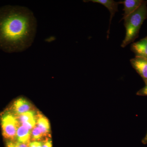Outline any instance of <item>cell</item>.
Listing matches in <instances>:
<instances>
[{"label":"cell","mask_w":147,"mask_h":147,"mask_svg":"<svg viewBox=\"0 0 147 147\" xmlns=\"http://www.w3.org/2000/svg\"><path fill=\"white\" fill-rule=\"evenodd\" d=\"M37 21L26 7L0 8V49L8 53L23 52L30 47L36 33Z\"/></svg>","instance_id":"cell-1"},{"label":"cell","mask_w":147,"mask_h":147,"mask_svg":"<svg viewBox=\"0 0 147 147\" xmlns=\"http://www.w3.org/2000/svg\"><path fill=\"white\" fill-rule=\"evenodd\" d=\"M147 1H144L137 10L123 19L126 34L121 45L122 47L134 42L139 36L141 27L147 18Z\"/></svg>","instance_id":"cell-2"},{"label":"cell","mask_w":147,"mask_h":147,"mask_svg":"<svg viewBox=\"0 0 147 147\" xmlns=\"http://www.w3.org/2000/svg\"><path fill=\"white\" fill-rule=\"evenodd\" d=\"M3 135L6 139L14 140L20 125L16 116L11 112L4 113L1 118Z\"/></svg>","instance_id":"cell-3"},{"label":"cell","mask_w":147,"mask_h":147,"mask_svg":"<svg viewBox=\"0 0 147 147\" xmlns=\"http://www.w3.org/2000/svg\"><path fill=\"white\" fill-rule=\"evenodd\" d=\"M130 63L133 68L141 76L144 82L147 81V58L135 57Z\"/></svg>","instance_id":"cell-4"},{"label":"cell","mask_w":147,"mask_h":147,"mask_svg":"<svg viewBox=\"0 0 147 147\" xmlns=\"http://www.w3.org/2000/svg\"><path fill=\"white\" fill-rule=\"evenodd\" d=\"M32 105L28 100L24 98H20L13 102L11 112L15 116H18L32 111Z\"/></svg>","instance_id":"cell-5"},{"label":"cell","mask_w":147,"mask_h":147,"mask_svg":"<svg viewBox=\"0 0 147 147\" xmlns=\"http://www.w3.org/2000/svg\"><path fill=\"white\" fill-rule=\"evenodd\" d=\"M144 1L143 0H125L119 2V3L123 4L124 5L123 10L124 13L122 20L137 10Z\"/></svg>","instance_id":"cell-6"},{"label":"cell","mask_w":147,"mask_h":147,"mask_svg":"<svg viewBox=\"0 0 147 147\" xmlns=\"http://www.w3.org/2000/svg\"><path fill=\"white\" fill-rule=\"evenodd\" d=\"M131 50L135 54V57L147 58V36L132 43Z\"/></svg>","instance_id":"cell-7"},{"label":"cell","mask_w":147,"mask_h":147,"mask_svg":"<svg viewBox=\"0 0 147 147\" xmlns=\"http://www.w3.org/2000/svg\"><path fill=\"white\" fill-rule=\"evenodd\" d=\"M85 2H92L98 3L101 4L107 8L110 13V25H109V30L108 32V36L109 35V30L111 21L113 19V16H115L116 12L118 11L119 2L115 1L113 0H90V1H86Z\"/></svg>","instance_id":"cell-8"},{"label":"cell","mask_w":147,"mask_h":147,"mask_svg":"<svg viewBox=\"0 0 147 147\" xmlns=\"http://www.w3.org/2000/svg\"><path fill=\"white\" fill-rule=\"evenodd\" d=\"M31 137V131L22 125L18 127L16 132L17 141L23 144H29Z\"/></svg>","instance_id":"cell-9"},{"label":"cell","mask_w":147,"mask_h":147,"mask_svg":"<svg viewBox=\"0 0 147 147\" xmlns=\"http://www.w3.org/2000/svg\"><path fill=\"white\" fill-rule=\"evenodd\" d=\"M36 126L42 131L44 136L48 135L50 132V125L49 121L45 116L38 114L37 116Z\"/></svg>","instance_id":"cell-10"},{"label":"cell","mask_w":147,"mask_h":147,"mask_svg":"<svg viewBox=\"0 0 147 147\" xmlns=\"http://www.w3.org/2000/svg\"><path fill=\"white\" fill-rule=\"evenodd\" d=\"M16 116L18 122L21 125V124L24 122L36 119L37 115H36L34 111L32 110V111H29L26 113H23L21 115Z\"/></svg>","instance_id":"cell-11"},{"label":"cell","mask_w":147,"mask_h":147,"mask_svg":"<svg viewBox=\"0 0 147 147\" xmlns=\"http://www.w3.org/2000/svg\"><path fill=\"white\" fill-rule=\"evenodd\" d=\"M44 136H45L42 133L41 129L36 125L32 129L31 131V139L33 141H39Z\"/></svg>","instance_id":"cell-12"},{"label":"cell","mask_w":147,"mask_h":147,"mask_svg":"<svg viewBox=\"0 0 147 147\" xmlns=\"http://www.w3.org/2000/svg\"><path fill=\"white\" fill-rule=\"evenodd\" d=\"M6 147H29V144H23L14 140H9L7 142Z\"/></svg>","instance_id":"cell-13"},{"label":"cell","mask_w":147,"mask_h":147,"mask_svg":"<svg viewBox=\"0 0 147 147\" xmlns=\"http://www.w3.org/2000/svg\"><path fill=\"white\" fill-rule=\"evenodd\" d=\"M145 86L137 92V95L141 96H147V81L145 82Z\"/></svg>","instance_id":"cell-14"},{"label":"cell","mask_w":147,"mask_h":147,"mask_svg":"<svg viewBox=\"0 0 147 147\" xmlns=\"http://www.w3.org/2000/svg\"><path fill=\"white\" fill-rule=\"evenodd\" d=\"M43 144V142L41 141H33L30 142L29 147H42Z\"/></svg>","instance_id":"cell-15"},{"label":"cell","mask_w":147,"mask_h":147,"mask_svg":"<svg viewBox=\"0 0 147 147\" xmlns=\"http://www.w3.org/2000/svg\"><path fill=\"white\" fill-rule=\"evenodd\" d=\"M42 147H53L52 140L48 139L45 141H43Z\"/></svg>","instance_id":"cell-16"},{"label":"cell","mask_w":147,"mask_h":147,"mask_svg":"<svg viewBox=\"0 0 147 147\" xmlns=\"http://www.w3.org/2000/svg\"><path fill=\"white\" fill-rule=\"evenodd\" d=\"M142 144L144 145H146L147 144V132L145 137L142 139Z\"/></svg>","instance_id":"cell-17"},{"label":"cell","mask_w":147,"mask_h":147,"mask_svg":"<svg viewBox=\"0 0 147 147\" xmlns=\"http://www.w3.org/2000/svg\"></svg>","instance_id":"cell-18"}]
</instances>
